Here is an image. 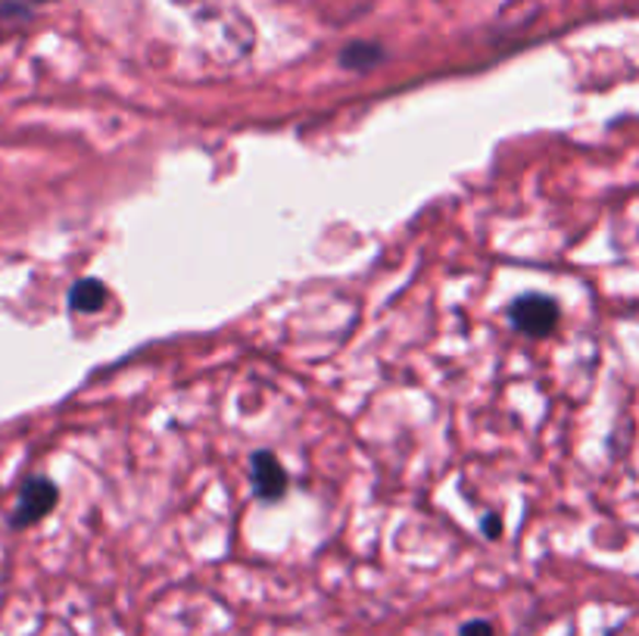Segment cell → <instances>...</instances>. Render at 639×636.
<instances>
[{
  "instance_id": "4",
  "label": "cell",
  "mask_w": 639,
  "mask_h": 636,
  "mask_svg": "<svg viewBox=\"0 0 639 636\" xmlns=\"http://www.w3.org/2000/svg\"><path fill=\"white\" fill-rule=\"evenodd\" d=\"M384 60H387V50L374 42H352L340 50V66L352 69V72H369Z\"/></svg>"
},
{
  "instance_id": "5",
  "label": "cell",
  "mask_w": 639,
  "mask_h": 636,
  "mask_svg": "<svg viewBox=\"0 0 639 636\" xmlns=\"http://www.w3.org/2000/svg\"><path fill=\"white\" fill-rule=\"evenodd\" d=\"M106 303V285L104 281H97V278H82V281H75L72 290H69V309H75V312H97V309H104Z\"/></svg>"
},
{
  "instance_id": "1",
  "label": "cell",
  "mask_w": 639,
  "mask_h": 636,
  "mask_svg": "<svg viewBox=\"0 0 639 636\" xmlns=\"http://www.w3.org/2000/svg\"><path fill=\"white\" fill-rule=\"evenodd\" d=\"M558 303L543 297V293H527L512 303L509 309V319L518 331H524L527 337H549L558 325Z\"/></svg>"
},
{
  "instance_id": "7",
  "label": "cell",
  "mask_w": 639,
  "mask_h": 636,
  "mask_svg": "<svg viewBox=\"0 0 639 636\" xmlns=\"http://www.w3.org/2000/svg\"><path fill=\"white\" fill-rule=\"evenodd\" d=\"M462 636H493V624H487V621H472V624L462 627Z\"/></svg>"
},
{
  "instance_id": "6",
  "label": "cell",
  "mask_w": 639,
  "mask_h": 636,
  "mask_svg": "<svg viewBox=\"0 0 639 636\" xmlns=\"http://www.w3.org/2000/svg\"><path fill=\"white\" fill-rule=\"evenodd\" d=\"M28 16H32V13H28V7H25V3H16V0H0V35H3V25H7V20L25 22Z\"/></svg>"
},
{
  "instance_id": "3",
  "label": "cell",
  "mask_w": 639,
  "mask_h": 636,
  "mask_svg": "<svg viewBox=\"0 0 639 636\" xmlns=\"http://www.w3.org/2000/svg\"><path fill=\"white\" fill-rule=\"evenodd\" d=\"M249 477H253V493L259 499H281L288 490V472L271 452H256L249 459Z\"/></svg>"
},
{
  "instance_id": "8",
  "label": "cell",
  "mask_w": 639,
  "mask_h": 636,
  "mask_svg": "<svg viewBox=\"0 0 639 636\" xmlns=\"http://www.w3.org/2000/svg\"><path fill=\"white\" fill-rule=\"evenodd\" d=\"M502 531V524H499V518L496 514H487V521H484V534L487 536H499Z\"/></svg>"
},
{
  "instance_id": "9",
  "label": "cell",
  "mask_w": 639,
  "mask_h": 636,
  "mask_svg": "<svg viewBox=\"0 0 639 636\" xmlns=\"http://www.w3.org/2000/svg\"><path fill=\"white\" fill-rule=\"evenodd\" d=\"M28 3H50V0H28Z\"/></svg>"
},
{
  "instance_id": "2",
  "label": "cell",
  "mask_w": 639,
  "mask_h": 636,
  "mask_svg": "<svg viewBox=\"0 0 639 636\" xmlns=\"http://www.w3.org/2000/svg\"><path fill=\"white\" fill-rule=\"evenodd\" d=\"M57 506V487L47 477H32L20 493V506L13 512V528H28L35 521H42L44 514L54 512Z\"/></svg>"
}]
</instances>
